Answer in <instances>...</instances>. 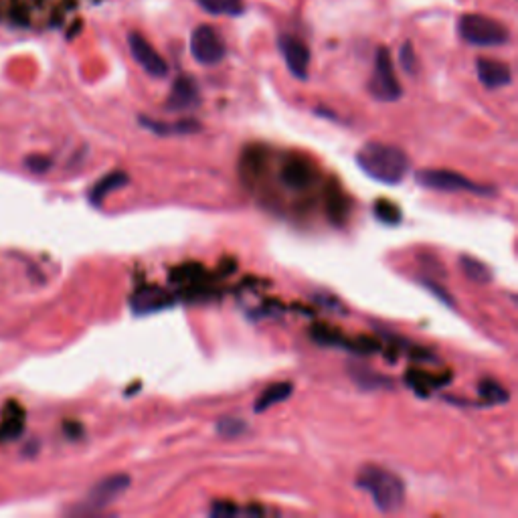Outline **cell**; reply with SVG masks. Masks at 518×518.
<instances>
[{"mask_svg": "<svg viewBox=\"0 0 518 518\" xmlns=\"http://www.w3.org/2000/svg\"><path fill=\"white\" fill-rule=\"evenodd\" d=\"M314 181H316V168L306 158L292 156L280 168V183L290 191L302 193V191L310 189L314 185Z\"/></svg>", "mask_w": 518, "mask_h": 518, "instance_id": "cell-10", "label": "cell"}, {"mask_svg": "<svg viewBox=\"0 0 518 518\" xmlns=\"http://www.w3.org/2000/svg\"><path fill=\"white\" fill-rule=\"evenodd\" d=\"M191 53L197 63L211 67L225 59L227 47H225L221 35L213 27L201 25L191 35Z\"/></svg>", "mask_w": 518, "mask_h": 518, "instance_id": "cell-7", "label": "cell"}, {"mask_svg": "<svg viewBox=\"0 0 518 518\" xmlns=\"http://www.w3.org/2000/svg\"><path fill=\"white\" fill-rule=\"evenodd\" d=\"M140 124L158 134V136H185V134H195L201 130V124L197 120H181V122H158V120H150V118H140Z\"/></svg>", "mask_w": 518, "mask_h": 518, "instance_id": "cell-15", "label": "cell"}, {"mask_svg": "<svg viewBox=\"0 0 518 518\" xmlns=\"http://www.w3.org/2000/svg\"><path fill=\"white\" fill-rule=\"evenodd\" d=\"M476 71H478V79L488 90H498V88H506L512 81V69L496 59H478L476 61Z\"/></svg>", "mask_w": 518, "mask_h": 518, "instance_id": "cell-14", "label": "cell"}, {"mask_svg": "<svg viewBox=\"0 0 518 518\" xmlns=\"http://www.w3.org/2000/svg\"><path fill=\"white\" fill-rule=\"evenodd\" d=\"M407 383H409L413 389H417L419 393L423 391V395H425V391H431V389H436V387H440V385L450 383V375H446L444 379H440V377H429V375H425V373L411 371L409 377H407Z\"/></svg>", "mask_w": 518, "mask_h": 518, "instance_id": "cell-24", "label": "cell"}, {"mask_svg": "<svg viewBox=\"0 0 518 518\" xmlns=\"http://www.w3.org/2000/svg\"><path fill=\"white\" fill-rule=\"evenodd\" d=\"M373 213H375V217H377L381 223H385V225H397V223H401V209H399L393 201H387V199L375 201Z\"/></svg>", "mask_w": 518, "mask_h": 518, "instance_id": "cell-23", "label": "cell"}, {"mask_svg": "<svg viewBox=\"0 0 518 518\" xmlns=\"http://www.w3.org/2000/svg\"><path fill=\"white\" fill-rule=\"evenodd\" d=\"M292 393H294V385L292 383H274V385H270L262 395L255 399L253 411L255 413H264V411L272 409L274 405L284 403Z\"/></svg>", "mask_w": 518, "mask_h": 518, "instance_id": "cell-17", "label": "cell"}, {"mask_svg": "<svg viewBox=\"0 0 518 518\" xmlns=\"http://www.w3.org/2000/svg\"><path fill=\"white\" fill-rule=\"evenodd\" d=\"M460 37L476 47H500L510 41V31L484 15H464L460 19Z\"/></svg>", "mask_w": 518, "mask_h": 518, "instance_id": "cell-4", "label": "cell"}, {"mask_svg": "<svg viewBox=\"0 0 518 518\" xmlns=\"http://www.w3.org/2000/svg\"><path fill=\"white\" fill-rule=\"evenodd\" d=\"M128 183H130V177L126 175V172H122V170L110 172V175H106V177L90 191V201H92V205H94V207H102L104 199H106L110 193H114V191H118V189H124Z\"/></svg>", "mask_w": 518, "mask_h": 518, "instance_id": "cell-16", "label": "cell"}, {"mask_svg": "<svg viewBox=\"0 0 518 518\" xmlns=\"http://www.w3.org/2000/svg\"><path fill=\"white\" fill-rule=\"evenodd\" d=\"M209 514L211 516H217V518H225V516H235V514H243V508L235 506L233 502H213V506L209 508Z\"/></svg>", "mask_w": 518, "mask_h": 518, "instance_id": "cell-28", "label": "cell"}, {"mask_svg": "<svg viewBox=\"0 0 518 518\" xmlns=\"http://www.w3.org/2000/svg\"><path fill=\"white\" fill-rule=\"evenodd\" d=\"M201 104V92L199 85L193 77L181 75L177 81L172 83V90L166 100V110L168 112H187L193 108H199Z\"/></svg>", "mask_w": 518, "mask_h": 518, "instance_id": "cell-11", "label": "cell"}, {"mask_svg": "<svg viewBox=\"0 0 518 518\" xmlns=\"http://www.w3.org/2000/svg\"><path fill=\"white\" fill-rule=\"evenodd\" d=\"M205 276H207V274H205L203 266H199V264H187V266H183V268L172 272V282L189 284V286L195 284V288H197V286L205 280Z\"/></svg>", "mask_w": 518, "mask_h": 518, "instance_id": "cell-22", "label": "cell"}, {"mask_svg": "<svg viewBox=\"0 0 518 518\" xmlns=\"http://www.w3.org/2000/svg\"><path fill=\"white\" fill-rule=\"evenodd\" d=\"M27 166H29L33 172H37V175H41V172L49 170L51 160H49L47 156H29V158H27Z\"/></svg>", "mask_w": 518, "mask_h": 518, "instance_id": "cell-29", "label": "cell"}, {"mask_svg": "<svg viewBox=\"0 0 518 518\" xmlns=\"http://www.w3.org/2000/svg\"><path fill=\"white\" fill-rule=\"evenodd\" d=\"M369 92L379 102H397L403 96V88L395 75L391 53L385 47L377 49L375 73L369 81Z\"/></svg>", "mask_w": 518, "mask_h": 518, "instance_id": "cell-5", "label": "cell"}, {"mask_svg": "<svg viewBox=\"0 0 518 518\" xmlns=\"http://www.w3.org/2000/svg\"><path fill=\"white\" fill-rule=\"evenodd\" d=\"M399 61H401V67L405 69V73L409 75H415L417 71V59H415V51H413V45L411 41H405L399 49Z\"/></svg>", "mask_w": 518, "mask_h": 518, "instance_id": "cell-27", "label": "cell"}, {"mask_svg": "<svg viewBox=\"0 0 518 518\" xmlns=\"http://www.w3.org/2000/svg\"><path fill=\"white\" fill-rule=\"evenodd\" d=\"M417 185L431 189V191H442V193H472L478 197H494L496 191L486 185H478L470 181L468 177L460 175V172L446 170V168H423L415 175Z\"/></svg>", "mask_w": 518, "mask_h": 518, "instance_id": "cell-3", "label": "cell"}, {"mask_svg": "<svg viewBox=\"0 0 518 518\" xmlns=\"http://www.w3.org/2000/svg\"><path fill=\"white\" fill-rule=\"evenodd\" d=\"M128 47L138 61V65L152 77L162 79L168 75V63L160 57V53L140 35V33H130L128 35Z\"/></svg>", "mask_w": 518, "mask_h": 518, "instance_id": "cell-9", "label": "cell"}, {"mask_svg": "<svg viewBox=\"0 0 518 518\" xmlns=\"http://www.w3.org/2000/svg\"><path fill=\"white\" fill-rule=\"evenodd\" d=\"M460 266H462V272L468 280L478 282V284L492 282V270L484 262H480V259H476L472 255H462Z\"/></svg>", "mask_w": 518, "mask_h": 518, "instance_id": "cell-19", "label": "cell"}, {"mask_svg": "<svg viewBox=\"0 0 518 518\" xmlns=\"http://www.w3.org/2000/svg\"><path fill=\"white\" fill-rule=\"evenodd\" d=\"M355 158L365 175L381 185H401L409 172V156L391 144L369 142L357 152Z\"/></svg>", "mask_w": 518, "mask_h": 518, "instance_id": "cell-1", "label": "cell"}, {"mask_svg": "<svg viewBox=\"0 0 518 518\" xmlns=\"http://www.w3.org/2000/svg\"><path fill=\"white\" fill-rule=\"evenodd\" d=\"M351 371V377L355 379V383L367 391H373V389H379V387H391V381H387L385 377L377 375L375 371L367 369V367H361V365H351L349 367Z\"/></svg>", "mask_w": 518, "mask_h": 518, "instance_id": "cell-20", "label": "cell"}, {"mask_svg": "<svg viewBox=\"0 0 518 518\" xmlns=\"http://www.w3.org/2000/svg\"><path fill=\"white\" fill-rule=\"evenodd\" d=\"M280 51L286 59V65L290 69V73L300 79L306 81L308 79V65H310V51L308 47L290 35H282L280 37Z\"/></svg>", "mask_w": 518, "mask_h": 518, "instance_id": "cell-12", "label": "cell"}, {"mask_svg": "<svg viewBox=\"0 0 518 518\" xmlns=\"http://www.w3.org/2000/svg\"><path fill=\"white\" fill-rule=\"evenodd\" d=\"M423 286L427 288V290H431L434 292L442 302H446V304H450V306H454V300L448 296V294H444V290L440 288V286H436V284H431V282H423Z\"/></svg>", "mask_w": 518, "mask_h": 518, "instance_id": "cell-30", "label": "cell"}, {"mask_svg": "<svg viewBox=\"0 0 518 518\" xmlns=\"http://www.w3.org/2000/svg\"><path fill=\"white\" fill-rule=\"evenodd\" d=\"M344 195L338 189H332L330 197H328V213L330 217H334V221H342V217L349 215V207L344 205Z\"/></svg>", "mask_w": 518, "mask_h": 518, "instance_id": "cell-26", "label": "cell"}, {"mask_svg": "<svg viewBox=\"0 0 518 518\" xmlns=\"http://www.w3.org/2000/svg\"><path fill=\"white\" fill-rule=\"evenodd\" d=\"M199 7L215 17H239L245 13L243 0H197Z\"/></svg>", "mask_w": 518, "mask_h": 518, "instance_id": "cell-18", "label": "cell"}, {"mask_svg": "<svg viewBox=\"0 0 518 518\" xmlns=\"http://www.w3.org/2000/svg\"><path fill=\"white\" fill-rule=\"evenodd\" d=\"M310 336L316 344L322 347H334V349H344L351 351L355 355H371L381 349V344L371 338H347L340 330L326 326V324H316L310 328Z\"/></svg>", "mask_w": 518, "mask_h": 518, "instance_id": "cell-6", "label": "cell"}, {"mask_svg": "<svg viewBox=\"0 0 518 518\" xmlns=\"http://www.w3.org/2000/svg\"><path fill=\"white\" fill-rule=\"evenodd\" d=\"M478 395L486 405H504L510 399L508 391L494 379H482L478 383Z\"/></svg>", "mask_w": 518, "mask_h": 518, "instance_id": "cell-21", "label": "cell"}, {"mask_svg": "<svg viewBox=\"0 0 518 518\" xmlns=\"http://www.w3.org/2000/svg\"><path fill=\"white\" fill-rule=\"evenodd\" d=\"M355 484L357 488L369 492L373 504L385 514L397 512L405 504V484L391 470L379 466H365L359 472Z\"/></svg>", "mask_w": 518, "mask_h": 518, "instance_id": "cell-2", "label": "cell"}, {"mask_svg": "<svg viewBox=\"0 0 518 518\" xmlns=\"http://www.w3.org/2000/svg\"><path fill=\"white\" fill-rule=\"evenodd\" d=\"M132 484V478L128 474H114L108 476L104 480H100L88 494L83 502V508L96 512V510H104L108 506H112L120 496H124L128 492Z\"/></svg>", "mask_w": 518, "mask_h": 518, "instance_id": "cell-8", "label": "cell"}, {"mask_svg": "<svg viewBox=\"0 0 518 518\" xmlns=\"http://www.w3.org/2000/svg\"><path fill=\"white\" fill-rule=\"evenodd\" d=\"M245 431H247V423H245V421H241V419H233V417H229V419H221V421L217 423V434H219L221 438H229V440H233V438L243 436Z\"/></svg>", "mask_w": 518, "mask_h": 518, "instance_id": "cell-25", "label": "cell"}, {"mask_svg": "<svg viewBox=\"0 0 518 518\" xmlns=\"http://www.w3.org/2000/svg\"><path fill=\"white\" fill-rule=\"evenodd\" d=\"M172 304H175V298L168 296L166 292H162L158 288H142V290L134 292V296L130 298V308L138 316L166 310Z\"/></svg>", "mask_w": 518, "mask_h": 518, "instance_id": "cell-13", "label": "cell"}]
</instances>
